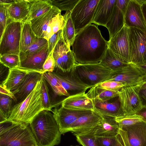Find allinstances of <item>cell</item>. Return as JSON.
Here are the masks:
<instances>
[{"mask_svg": "<svg viewBox=\"0 0 146 146\" xmlns=\"http://www.w3.org/2000/svg\"><path fill=\"white\" fill-rule=\"evenodd\" d=\"M0 146H37L29 124L0 123Z\"/></svg>", "mask_w": 146, "mask_h": 146, "instance_id": "277c9868", "label": "cell"}, {"mask_svg": "<svg viewBox=\"0 0 146 146\" xmlns=\"http://www.w3.org/2000/svg\"><path fill=\"white\" fill-rule=\"evenodd\" d=\"M100 0H80L71 11L76 35L92 23L94 13Z\"/></svg>", "mask_w": 146, "mask_h": 146, "instance_id": "52a82bcc", "label": "cell"}, {"mask_svg": "<svg viewBox=\"0 0 146 146\" xmlns=\"http://www.w3.org/2000/svg\"><path fill=\"white\" fill-rule=\"evenodd\" d=\"M41 83V78L27 98L13 106L6 121L29 124L36 116L44 110L42 103Z\"/></svg>", "mask_w": 146, "mask_h": 146, "instance_id": "3957f363", "label": "cell"}, {"mask_svg": "<svg viewBox=\"0 0 146 146\" xmlns=\"http://www.w3.org/2000/svg\"><path fill=\"white\" fill-rule=\"evenodd\" d=\"M144 83L125 86L119 91L118 97L124 116L135 114L142 107L139 92Z\"/></svg>", "mask_w": 146, "mask_h": 146, "instance_id": "9c48e42d", "label": "cell"}, {"mask_svg": "<svg viewBox=\"0 0 146 146\" xmlns=\"http://www.w3.org/2000/svg\"><path fill=\"white\" fill-rule=\"evenodd\" d=\"M64 23L63 16L61 13L57 15L49 24L44 34V38L47 40L51 36L61 30H62Z\"/></svg>", "mask_w": 146, "mask_h": 146, "instance_id": "d6a6232c", "label": "cell"}, {"mask_svg": "<svg viewBox=\"0 0 146 146\" xmlns=\"http://www.w3.org/2000/svg\"><path fill=\"white\" fill-rule=\"evenodd\" d=\"M127 28L130 63H146V31L135 27Z\"/></svg>", "mask_w": 146, "mask_h": 146, "instance_id": "ba28073f", "label": "cell"}, {"mask_svg": "<svg viewBox=\"0 0 146 146\" xmlns=\"http://www.w3.org/2000/svg\"><path fill=\"white\" fill-rule=\"evenodd\" d=\"M90 89L86 93L87 97L91 100H96L102 102L108 101L118 96L119 91L107 90L96 85Z\"/></svg>", "mask_w": 146, "mask_h": 146, "instance_id": "4dcf8cb0", "label": "cell"}, {"mask_svg": "<svg viewBox=\"0 0 146 146\" xmlns=\"http://www.w3.org/2000/svg\"><path fill=\"white\" fill-rule=\"evenodd\" d=\"M115 72L113 76L108 81L119 82L125 86H135L146 81V78L131 63Z\"/></svg>", "mask_w": 146, "mask_h": 146, "instance_id": "2e32d148", "label": "cell"}, {"mask_svg": "<svg viewBox=\"0 0 146 146\" xmlns=\"http://www.w3.org/2000/svg\"><path fill=\"white\" fill-rule=\"evenodd\" d=\"M102 116V122L94 130L95 135L106 137L116 136L118 133L119 129V124L115 118Z\"/></svg>", "mask_w": 146, "mask_h": 146, "instance_id": "d4e9b609", "label": "cell"}, {"mask_svg": "<svg viewBox=\"0 0 146 146\" xmlns=\"http://www.w3.org/2000/svg\"><path fill=\"white\" fill-rule=\"evenodd\" d=\"M55 68L65 72L70 71L78 63L72 50L64 39L62 35L52 52Z\"/></svg>", "mask_w": 146, "mask_h": 146, "instance_id": "30bf717a", "label": "cell"}, {"mask_svg": "<svg viewBox=\"0 0 146 146\" xmlns=\"http://www.w3.org/2000/svg\"><path fill=\"white\" fill-rule=\"evenodd\" d=\"M61 105L64 108L78 110L94 111L92 100L88 98L85 92L69 96L61 102L53 105V107Z\"/></svg>", "mask_w": 146, "mask_h": 146, "instance_id": "d6986e66", "label": "cell"}, {"mask_svg": "<svg viewBox=\"0 0 146 146\" xmlns=\"http://www.w3.org/2000/svg\"><path fill=\"white\" fill-rule=\"evenodd\" d=\"M48 56V45L38 52L20 61V66L18 68L43 74L44 73L43 66Z\"/></svg>", "mask_w": 146, "mask_h": 146, "instance_id": "ac0fdd59", "label": "cell"}, {"mask_svg": "<svg viewBox=\"0 0 146 146\" xmlns=\"http://www.w3.org/2000/svg\"><path fill=\"white\" fill-rule=\"evenodd\" d=\"M29 124L38 146H54L60 143L61 134L50 111H41Z\"/></svg>", "mask_w": 146, "mask_h": 146, "instance_id": "7a4b0ae2", "label": "cell"}, {"mask_svg": "<svg viewBox=\"0 0 146 146\" xmlns=\"http://www.w3.org/2000/svg\"><path fill=\"white\" fill-rule=\"evenodd\" d=\"M70 146H79L78 145H70Z\"/></svg>", "mask_w": 146, "mask_h": 146, "instance_id": "9f6ffc18", "label": "cell"}, {"mask_svg": "<svg viewBox=\"0 0 146 146\" xmlns=\"http://www.w3.org/2000/svg\"><path fill=\"white\" fill-rule=\"evenodd\" d=\"M96 136L100 146H115L117 142L116 136L110 137Z\"/></svg>", "mask_w": 146, "mask_h": 146, "instance_id": "ee69618b", "label": "cell"}, {"mask_svg": "<svg viewBox=\"0 0 146 146\" xmlns=\"http://www.w3.org/2000/svg\"><path fill=\"white\" fill-rule=\"evenodd\" d=\"M131 64L141 74L146 78V63L139 64Z\"/></svg>", "mask_w": 146, "mask_h": 146, "instance_id": "681fc988", "label": "cell"}, {"mask_svg": "<svg viewBox=\"0 0 146 146\" xmlns=\"http://www.w3.org/2000/svg\"><path fill=\"white\" fill-rule=\"evenodd\" d=\"M98 87L113 91H119L125 85L122 83L114 81H107L96 85Z\"/></svg>", "mask_w": 146, "mask_h": 146, "instance_id": "7bdbcfd3", "label": "cell"}, {"mask_svg": "<svg viewBox=\"0 0 146 146\" xmlns=\"http://www.w3.org/2000/svg\"><path fill=\"white\" fill-rule=\"evenodd\" d=\"M41 80L42 100L43 107L44 110L52 112L53 105L52 104L48 83L44 78L42 74Z\"/></svg>", "mask_w": 146, "mask_h": 146, "instance_id": "74e56055", "label": "cell"}, {"mask_svg": "<svg viewBox=\"0 0 146 146\" xmlns=\"http://www.w3.org/2000/svg\"><path fill=\"white\" fill-rule=\"evenodd\" d=\"M125 24L146 31V25L142 13L140 0H130L124 17Z\"/></svg>", "mask_w": 146, "mask_h": 146, "instance_id": "5bb4252c", "label": "cell"}, {"mask_svg": "<svg viewBox=\"0 0 146 146\" xmlns=\"http://www.w3.org/2000/svg\"><path fill=\"white\" fill-rule=\"evenodd\" d=\"M37 146H38L37 145Z\"/></svg>", "mask_w": 146, "mask_h": 146, "instance_id": "6f0895ef", "label": "cell"}, {"mask_svg": "<svg viewBox=\"0 0 146 146\" xmlns=\"http://www.w3.org/2000/svg\"><path fill=\"white\" fill-rule=\"evenodd\" d=\"M61 11L53 5L52 8L41 16L30 21L31 28L36 36L44 38V34L49 24L53 18Z\"/></svg>", "mask_w": 146, "mask_h": 146, "instance_id": "603a6c76", "label": "cell"}, {"mask_svg": "<svg viewBox=\"0 0 146 146\" xmlns=\"http://www.w3.org/2000/svg\"><path fill=\"white\" fill-rule=\"evenodd\" d=\"M136 114L142 116L144 120L146 122V107H142Z\"/></svg>", "mask_w": 146, "mask_h": 146, "instance_id": "f907efd6", "label": "cell"}, {"mask_svg": "<svg viewBox=\"0 0 146 146\" xmlns=\"http://www.w3.org/2000/svg\"><path fill=\"white\" fill-rule=\"evenodd\" d=\"M108 48L129 64L131 63L128 28L125 24L120 31L109 39Z\"/></svg>", "mask_w": 146, "mask_h": 146, "instance_id": "4fadbf2b", "label": "cell"}, {"mask_svg": "<svg viewBox=\"0 0 146 146\" xmlns=\"http://www.w3.org/2000/svg\"><path fill=\"white\" fill-rule=\"evenodd\" d=\"M116 136L117 142L115 146H124L122 140L119 134L118 133Z\"/></svg>", "mask_w": 146, "mask_h": 146, "instance_id": "f5cc1de1", "label": "cell"}, {"mask_svg": "<svg viewBox=\"0 0 146 146\" xmlns=\"http://www.w3.org/2000/svg\"><path fill=\"white\" fill-rule=\"evenodd\" d=\"M42 74L44 78L50 85L55 94L58 96H65L67 97L70 96L52 72H46Z\"/></svg>", "mask_w": 146, "mask_h": 146, "instance_id": "836d02e7", "label": "cell"}, {"mask_svg": "<svg viewBox=\"0 0 146 146\" xmlns=\"http://www.w3.org/2000/svg\"><path fill=\"white\" fill-rule=\"evenodd\" d=\"M29 9L28 0H15L9 7V17L14 21H23L27 17Z\"/></svg>", "mask_w": 146, "mask_h": 146, "instance_id": "4316f807", "label": "cell"}, {"mask_svg": "<svg viewBox=\"0 0 146 146\" xmlns=\"http://www.w3.org/2000/svg\"><path fill=\"white\" fill-rule=\"evenodd\" d=\"M142 87L146 88V81L143 84Z\"/></svg>", "mask_w": 146, "mask_h": 146, "instance_id": "11a10c76", "label": "cell"}, {"mask_svg": "<svg viewBox=\"0 0 146 146\" xmlns=\"http://www.w3.org/2000/svg\"><path fill=\"white\" fill-rule=\"evenodd\" d=\"M11 4L0 3V37L1 36L5 28L7 21L10 17L8 12V8Z\"/></svg>", "mask_w": 146, "mask_h": 146, "instance_id": "b9f144b4", "label": "cell"}, {"mask_svg": "<svg viewBox=\"0 0 146 146\" xmlns=\"http://www.w3.org/2000/svg\"><path fill=\"white\" fill-rule=\"evenodd\" d=\"M62 30H60L51 36L48 40V56L52 52L56 45L62 36Z\"/></svg>", "mask_w": 146, "mask_h": 146, "instance_id": "f6af8a7d", "label": "cell"}, {"mask_svg": "<svg viewBox=\"0 0 146 146\" xmlns=\"http://www.w3.org/2000/svg\"><path fill=\"white\" fill-rule=\"evenodd\" d=\"M15 1V0H0V3H3L5 4H11L13 2H14Z\"/></svg>", "mask_w": 146, "mask_h": 146, "instance_id": "db71d44e", "label": "cell"}, {"mask_svg": "<svg viewBox=\"0 0 146 146\" xmlns=\"http://www.w3.org/2000/svg\"><path fill=\"white\" fill-rule=\"evenodd\" d=\"M116 0H100L95 11L92 23L106 27L111 17Z\"/></svg>", "mask_w": 146, "mask_h": 146, "instance_id": "cb8c5ba5", "label": "cell"}, {"mask_svg": "<svg viewBox=\"0 0 146 146\" xmlns=\"http://www.w3.org/2000/svg\"><path fill=\"white\" fill-rule=\"evenodd\" d=\"M53 5L61 11H71L80 0H51Z\"/></svg>", "mask_w": 146, "mask_h": 146, "instance_id": "60d3db41", "label": "cell"}, {"mask_svg": "<svg viewBox=\"0 0 146 146\" xmlns=\"http://www.w3.org/2000/svg\"><path fill=\"white\" fill-rule=\"evenodd\" d=\"M52 52L48 56L43 64V68L44 73L52 72L54 70L55 64Z\"/></svg>", "mask_w": 146, "mask_h": 146, "instance_id": "bcb514c9", "label": "cell"}, {"mask_svg": "<svg viewBox=\"0 0 146 146\" xmlns=\"http://www.w3.org/2000/svg\"><path fill=\"white\" fill-rule=\"evenodd\" d=\"M23 21L20 41V53L25 52L35 42L37 37L32 29L30 21L25 20Z\"/></svg>", "mask_w": 146, "mask_h": 146, "instance_id": "f546056e", "label": "cell"}, {"mask_svg": "<svg viewBox=\"0 0 146 146\" xmlns=\"http://www.w3.org/2000/svg\"><path fill=\"white\" fill-rule=\"evenodd\" d=\"M139 94L142 107H146V88L141 87Z\"/></svg>", "mask_w": 146, "mask_h": 146, "instance_id": "c3c4849f", "label": "cell"}, {"mask_svg": "<svg viewBox=\"0 0 146 146\" xmlns=\"http://www.w3.org/2000/svg\"><path fill=\"white\" fill-rule=\"evenodd\" d=\"M0 62L9 69L18 68L20 64L19 56L8 54L0 56Z\"/></svg>", "mask_w": 146, "mask_h": 146, "instance_id": "ab89813d", "label": "cell"}, {"mask_svg": "<svg viewBox=\"0 0 146 146\" xmlns=\"http://www.w3.org/2000/svg\"><path fill=\"white\" fill-rule=\"evenodd\" d=\"M95 129L83 133L74 135L78 142L82 146H100L94 133Z\"/></svg>", "mask_w": 146, "mask_h": 146, "instance_id": "8d00e7d4", "label": "cell"}, {"mask_svg": "<svg viewBox=\"0 0 146 146\" xmlns=\"http://www.w3.org/2000/svg\"><path fill=\"white\" fill-rule=\"evenodd\" d=\"M102 120V115L93 111L78 118L71 125L69 132L74 134L91 131L100 124Z\"/></svg>", "mask_w": 146, "mask_h": 146, "instance_id": "e0dca14e", "label": "cell"}, {"mask_svg": "<svg viewBox=\"0 0 146 146\" xmlns=\"http://www.w3.org/2000/svg\"><path fill=\"white\" fill-rule=\"evenodd\" d=\"M64 23L62 29V37L67 45L72 46L76 36L74 26L71 17V11H66L63 16Z\"/></svg>", "mask_w": 146, "mask_h": 146, "instance_id": "1f68e13d", "label": "cell"}, {"mask_svg": "<svg viewBox=\"0 0 146 146\" xmlns=\"http://www.w3.org/2000/svg\"><path fill=\"white\" fill-rule=\"evenodd\" d=\"M93 111L67 109L61 106L52 110L54 117L61 134L69 132L71 125L78 118Z\"/></svg>", "mask_w": 146, "mask_h": 146, "instance_id": "8fae6325", "label": "cell"}, {"mask_svg": "<svg viewBox=\"0 0 146 146\" xmlns=\"http://www.w3.org/2000/svg\"><path fill=\"white\" fill-rule=\"evenodd\" d=\"M76 62L79 64L99 63L108 48V41L95 25L91 24L77 35L72 45Z\"/></svg>", "mask_w": 146, "mask_h": 146, "instance_id": "6da1fadb", "label": "cell"}, {"mask_svg": "<svg viewBox=\"0 0 146 146\" xmlns=\"http://www.w3.org/2000/svg\"><path fill=\"white\" fill-rule=\"evenodd\" d=\"M99 63L106 68L114 72L119 70L129 64L108 48Z\"/></svg>", "mask_w": 146, "mask_h": 146, "instance_id": "f1b7e54d", "label": "cell"}, {"mask_svg": "<svg viewBox=\"0 0 146 146\" xmlns=\"http://www.w3.org/2000/svg\"><path fill=\"white\" fill-rule=\"evenodd\" d=\"M75 73L80 80L92 87L110 79L115 72L102 66L100 63L80 64L74 68Z\"/></svg>", "mask_w": 146, "mask_h": 146, "instance_id": "5b68a950", "label": "cell"}, {"mask_svg": "<svg viewBox=\"0 0 146 146\" xmlns=\"http://www.w3.org/2000/svg\"><path fill=\"white\" fill-rule=\"evenodd\" d=\"M115 119L119 124V129L145 121L142 116L136 114L120 117H116Z\"/></svg>", "mask_w": 146, "mask_h": 146, "instance_id": "f35d334b", "label": "cell"}, {"mask_svg": "<svg viewBox=\"0 0 146 146\" xmlns=\"http://www.w3.org/2000/svg\"><path fill=\"white\" fill-rule=\"evenodd\" d=\"M129 1L116 0L110 18L106 27L109 31V39L124 26L125 15Z\"/></svg>", "mask_w": 146, "mask_h": 146, "instance_id": "9a60e30c", "label": "cell"}, {"mask_svg": "<svg viewBox=\"0 0 146 146\" xmlns=\"http://www.w3.org/2000/svg\"><path fill=\"white\" fill-rule=\"evenodd\" d=\"M30 9L25 20L30 21L50 10L53 5L51 0H28Z\"/></svg>", "mask_w": 146, "mask_h": 146, "instance_id": "83f0119b", "label": "cell"}, {"mask_svg": "<svg viewBox=\"0 0 146 146\" xmlns=\"http://www.w3.org/2000/svg\"><path fill=\"white\" fill-rule=\"evenodd\" d=\"M0 93L9 96L16 103L17 100L14 94L10 91L3 87L1 84L0 85Z\"/></svg>", "mask_w": 146, "mask_h": 146, "instance_id": "7dc6e473", "label": "cell"}, {"mask_svg": "<svg viewBox=\"0 0 146 146\" xmlns=\"http://www.w3.org/2000/svg\"><path fill=\"white\" fill-rule=\"evenodd\" d=\"M12 100L9 96L0 93V123L6 121L8 118L13 107Z\"/></svg>", "mask_w": 146, "mask_h": 146, "instance_id": "e575fe53", "label": "cell"}, {"mask_svg": "<svg viewBox=\"0 0 146 146\" xmlns=\"http://www.w3.org/2000/svg\"><path fill=\"white\" fill-rule=\"evenodd\" d=\"M23 21L8 19L5 28L0 37V56L8 54L19 56L20 45Z\"/></svg>", "mask_w": 146, "mask_h": 146, "instance_id": "8992f818", "label": "cell"}, {"mask_svg": "<svg viewBox=\"0 0 146 146\" xmlns=\"http://www.w3.org/2000/svg\"><path fill=\"white\" fill-rule=\"evenodd\" d=\"M94 106V111L102 116L116 118L124 116L121 109L118 96L113 102L101 101L92 100Z\"/></svg>", "mask_w": 146, "mask_h": 146, "instance_id": "44dd1931", "label": "cell"}, {"mask_svg": "<svg viewBox=\"0 0 146 146\" xmlns=\"http://www.w3.org/2000/svg\"><path fill=\"white\" fill-rule=\"evenodd\" d=\"M48 45V40L46 39L37 37L35 42L23 53H20V61L31 55L38 52Z\"/></svg>", "mask_w": 146, "mask_h": 146, "instance_id": "d590c367", "label": "cell"}, {"mask_svg": "<svg viewBox=\"0 0 146 146\" xmlns=\"http://www.w3.org/2000/svg\"><path fill=\"white\" fill-rule=\"evenodd\" d=\"M142 13L146 25V0H140Z\"/></svg>", "mask_w": 146, "mask_h": 146, "instance_id": "816d5d0a", "label": "cell"}, {"mask_svg": "<svg viewBox=\"0 0 146 146\" xmlns=\"http://www.w3.org/2000/svg\"><path fill=\"white\" fill-rule=\"evenodd\" d=\"M56 70L57 72H52L57 77L70 96L85 92L87 90L91 88L84 84L78 77L74 68L70 71L65 72Z\"/></svg>", "mask_w": 146, "mask_h": 146, "instance_id": "7c38bea8", "label": "cell"}, {"mask_svg": "<svg viewBox=\"0 0 146 146\" xmlns=\"http://www.w3.org/2000/svg\"><path fill=\"white\" fill-rule=\"evenodd\" d=\"M30 72L18 68L9 69L8 76L1 84L13 92L19 87Z\"/></svg>", "mask_w": 146, "mask_h": 146, "instance_id": "484cf974", "label": "cell"}, {"mask_svg": "<svg viewBox=\"0 0 146 146\" xmlns=\"http://www.w3.org/2000/svg\"><path fill=\"white\" fill-rule=\"evenodd\" d=\"M130 146H146V122L142 121L122 127Z\"/></svg>", "mask_w": 146, "mask_h": 146, "instance_id": "ffe728a7", "label": "cell"}, {"mask_svg": "<svg viewBox=\"0 0 146 146\" xmlns=\"http://www.w3.org/2000/svg\"><path fill=\"white\" fill-rule=\"evenodd\" d=\"M42 75V74L33 72H30L27 74L19 87L12 92L16 99L17 104L22 101L30 94Z\"/></svg>", "mask_w": 146, "mask_h": 146, "instance_id": "7402d4cb", "label": "cell"}]
</instances>
